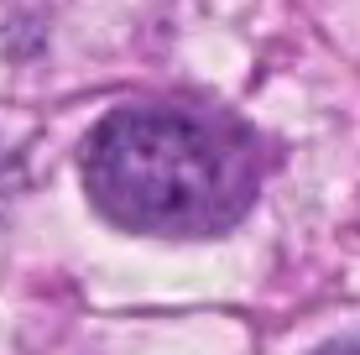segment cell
Here are the masks:
<instances>
[{
    "label": "cell",
    "instance_id": "obj_1",
    "mask_svg": "<svg viewBox=\"0 0 360 355\" xmlns=\"http://www.w3.org/2000/svg\"><path fill=\"white\" fill-rule=\"evenodd\" d=\"M266 178V146L225 110L131 105L84 141V188L131 235H225Z\"/></svg>",
    "mask_w": 360,
    "mask_h": 355
},
{
    "label": "cell",
    "instance_id": "obj_2",
    "mask_svg": "<svg viewBox=\"0 0 360 355\" xmlns=\"http://www.w3.org/2000/svg\"><path fill=\"white\" fill-rule=\"evenodd\" d=\"M11 183H16V162H11V152L0 146V199L11 193Z\"/></svg>",
    "mask_w": 360,
    "mask_h": 355
},
{
    "label": "cell",
    "instance_id": "obj_3",
    "mask_svg": "<svg viewBox=\"0 0 360 355\" xmlns=\"http://www.w3.org/2000/svg\"><path fill=\"white\" fill-rule=\"evenodd\" d=\"M319 355H360V345H355V340H345V345H324Z\"/></svg>",
    "mask_w": 360,
    "mask_h": 355
}]
</instances>
